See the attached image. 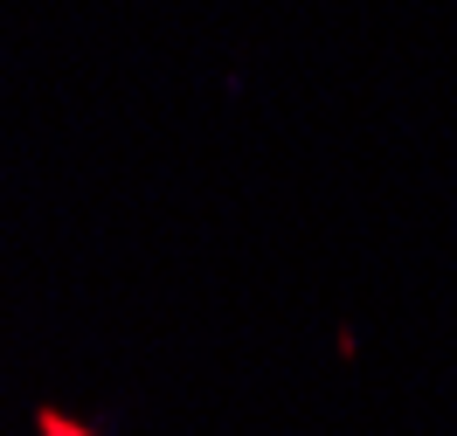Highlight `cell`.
<instances>
[{"instance_id":"1","label":"cell","mask_w":457,"mask_h":436,"mask_svg":"<svg viewBox=\"0 0 457 436\" xmlns=\"http://www.w3.org/2000/svg\"><path fill=\"white\" fill-rule=\"evenodd\" d=\"M35 436H97V430L77 423L70 408H35Z\"/></svg>"}]
</instances>
